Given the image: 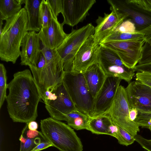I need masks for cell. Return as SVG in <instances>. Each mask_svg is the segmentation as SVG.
Here are the masks:
<instances>
[{
    "instance_id": "cell-20",
    "label": "cell",
    "mask_w": 151,
    "mask_h": 151,
    "mask_svg": "<svg viewBox=\"0 0 151 151\" xmlns=\"http://www.w3.org/2000/svg\"><path fill=\"white\" fill-rule=\"evenodd\" d=\"M91 118L87 115L76 109L67 114L64 121L67 122L68 126L76 130H88Z\"/></svg>"
},
{
    "instance_id": "cell-34",
    "label": "cell",
    "mask_w": 151,
    "mask_h": 151,
    "mask_svg": "<svg viewBox=\"0 0 151 151\" xmlns=\"http://www.w3.org/2000/svg\"><path fill=\"white\" fill-rule=\"evenodd\" d=\"M138 7L151 12V0H130Z\"/></svg>"
},
{
    "instance_id": "cell-41",
    "label": "cell",
    "mask_w": 151,
    "mask_h": 151,
    "mask_svg": "<svg viewBox=\"0 0 151 151\" xmlns=\"http://www.w3.org/2000/svg\"><path fill=\"white\" fill-rule=\"evenodd\" d=\"M3 20L0 19V34L1 33L3 29L2 25L3 24Z\"/></svg>"
},
{
    "instance_id": "cell-39",
    "label": "cell",
    "mask_w": 151,
    "mask_h": 151,
    "mask_svg": "<svg viewBox=\"0 0 151 151\" xmlns=\"http://www.w3.org/2000/svg\"><path fill=\"white\" fill-rule=\"evenodd\" d=\"M38 125L37 122L35 121H32L28 124V128L29 130H36L38 128Z\"/></svg>"
},
{
    "instance_id": "cell-25",
    "label": "cell",
    "mask_w": 151,
    "mask_h": 151,
    "mask_svg": "<svg viewBox=\"0 0 151 151\" xmlns=\"http://www.w3.org/2000/svg\"><path fill=\"white\" fill-rule=\"evenodd\" d=\"M6 70L2 63L0 64V109L1 108L7 96L6 89L8 84L7 83Z\"/></svg>"
},
{
    "instance_id": "cell-15",
    "label": "cell",
    "mask_w": 151,
    "mask_h": 151,
    "mask_svg": "<svg viewBox=\"0 0 151 151\" xmlns=\"http://www.w3.org/2000/svg\"><path fill=\"white\" fill-rule=\"evenodd\" d=\"M99 46L95 44L93 35L89 37L77 52L73 63L72 71L83 73L97 62Z\"/></svg>"
},
{
    "instance_id": "cell-2",
    "label": "cell",
    "mask_w": 151,
    "mask_h": 151,
    "mask_svg": "<svg viewBox=\"0 0 151 151\" xmlns=\"http://www.w3.org/2000/svg\"><path fill=\"white\" fill-rule=\"evenodd\" d=\"M0 34V58L15 64L19 56L23 38L28 32V17L24 7L16 14L6 20Z\"/></svg>"
},
{
    "instance_id": "cell-21",
    "label": "cell",
    "mask_w": 151,
    "mask_h": 151,
    "mask_svg": "<svg viewBox=\"0 0 151 151\" xmlns=\"http://www.w3.org/2000/svg\"><path fill=\"white\" fill-rule=\"evenodd\" d=\"M112 123L109 117L105 114L91 118L88 130L93 134L109 135V128Z\"/></svg>"
},
{
    "instance_id": "cell-6",
    "label": "cell",
    "mask_w": 151,
    "mask_h": 151,
    "mask_svg": "<svg viewBox=\"0 0 151 151\" xmlns=\"http://www.w3.org/2000/svg\"><path fill=\"white\" fill-rule=\"evenodd\" d=\"M129 109L125 88L120 85L111 106L104 114L108 116L113 123L134 137L139 131V127L130 120Z\"/></svg>"
},
{
    "instance_id": "cell-37",
    "label": "cell",
    "mask_w": 151,
    "mask_h": 151,
    "mask_svg": "<svg viewBox=\"0 0 151 151\" xmlns=\"http://www.w3.org/2000/svg\"><path fill=\"white\" fill-rule=\"evenodd\" d=\"M39 135H42L43 134L37 130L34 131L29 129L27 131L26 133V137L30 139L35 138Z\"/></svg>"
},
{
    "instance_id": "cell-11",
    "label": "cell",
    "mask_w": 151,
    "mask_h": 151,
    "mask_svg": "<svg viewBox=\"0 0 151 151\" xmlns=\"http://www.w3.org/2000/svg\"><path fill=\"white\" fill-rule=\"evenodd\" d=\"M125 88L129 107L139 112L151 113V87L136 80Z\"/></svg>"
},
{
    "instance_id": "cell-40",
    "label": "cell",
    "mask_w": 151,
    "mask_h": 151,
    "mask_svg": "<svg viewBox=\"0 0 151 151\" xmlns=\"http://www.w3.org/2000/svg\"><path fill=\"white\" fill-rule=\"evenodd\" d=\"M23 133H22L19 138V140L20 141V143L24 144L26 142L27 139L26 138H24L23 136Z\"/></svg>"
},
{
    "instance_id": "cell-36",
    "label": "cell",
    "mask_w": 151,
    "mask_h": 151,
    "mask_svg": "<svg viewBox=\"0 0 151 151\" xmlns=\"http://www.w3.org/2000/svg\"><path fill=\"white\" fill-rule=\"evenodd\" d=\"M119 127L113 122L109 128V135L116 138L119 131Z\"/></svg>"
},
{
    "instance_id": "cell-10",
    "label": "cell",
    "mask_w": 151,
    "mask_h": 151,
    "mask_svg": "<svg viewBox=\"0 0 151 151\" xmlns=\"http://www.w3.org/2000/svg\"><path fill=\"white\" fill-rule=\"evenodd\" d=\"M57 96L54 100H47L45 106L50 117L64 121L65 116L76 109L63 81L53 91Z\"/></svg>"
},
{
    "instance_id": "cell-35",
    "label": "cell",
    "mask_w": 151,
    "mask_h": 151,
    "mask_svg": "<svg viewBox=\"0 0 151 151\" xmlns=\"http://www.w3.org/2000/svg\"><path fill=\"white\" fill-rule=\"evenodd\" d=\"M51 146H53L52 145L50 142L45 140L44 141H41L31 151H39Z\"/></svg>"
},
{
    "instance_id": "cell-17",
    "label": "cell",
    "mask_w": 151,
    "mask_h": 151,
    "mask_svg": "<svg viewBox=\"0 0 151 151\" xmlns=\"http://www.w3.org/2000/svg\"><path fill=\"white\" fill-rule=\"evenodd\" d=\"M63 24L53 16L47 27L41 28L37 33L42 44L52 49H57L68 36L63 29Z\"/></svg>"
},
{
    "instance_id": "cell-18",
    "label": "cell",
    "mask_w": 151,
    "mask_h": 151,
    "mask_svg": "<svg viewBox=\"0 0 151 151\" xmlns=\"http://www.w3.org/2000/svg\"><path fill=\"white\" fill-rule=\"evenodd\" d=\"M82 73L91 93L95 99L107 76L98 62L89 67Z\"/></svg>"
},
{
    "instance_id": "cell-3",
    "label": "cell",
    "mask_w": 151,
    "mask_h": 151,
    "mask_svg": "<svg viewBox=\"0 0 151 151\" xmlns=\"http://www.w3.org/2000/svg\"><path fill=\"white\" fill-rule=\"evenodd\" d=\"M40 128L47 140L60 151H82L80 138L72 128L51 117L41 120Z\"/></svg>"
},
{
    "instance_id": "cell-32",
    "label": "cell",
    "mask_w": 151,
    "mask_h": 151,
    "mask_svg": "<svg viewBox=\"0 0 151 151\" xmlns=\"http://www.w3.org/2000/svg\"><path fill=\"white\" fill-rule=\"evenodd\" d=\"M41 51L46 60V63L54 59L58 54L56 49H52L47 47L41 41Z\"/></svg>"
},
{
    "instance_id": "cell-30",
    "label": "cell",
    "mask_w": 151,
    "mask_h": 151,
    "mask_svg": "<svg viewBox=\"0 0 151 151\" xmlns=\"http://www.w3.org/2000/svg\"><path fill=\"white\" fill-rule=\"evenodd\" d=\"M53 17L58 19L59 14L63 10V0H46Z\"/></svg>"
},
{
    "instance_id": "cell-7",
    "label": "cell",
    "mask_w": 151,
    "mask_h": 151,
    "mask_svg": "<svg viewBox=\"0 0 151 151\" xmlns=\"http://www.w3.org/2000/svg\"><path fill=\"white\" fill-rule=\"evenodd\" d=\"M97 62L107 76L117 78L129 83L135 75L134 70L126 67L113 51L102 45L98 49Z\"/></svg>"
},
{
    "instance_id": "cell-23",
    "label": "cell",
    "mask_w": 151,
    "mask_h": 151,
    "mask_svg": "<svg viewBox=\"0 0 151 151\" xmlns=\"http://www.w3.org/2000/svg\"><path fill=\"white\" fill-rule=\"evenodd\" d=\"M145 39L144 34L137 32L133 33L121 32L114 30L100 44L114 41Z\"/></svg>"
},
{
    "instance_id": "cell-12",
    "label": "cell",
    "mask_w": 151,
    "mask_h": 151,
    "mask_svg": "<svg viewBox=\"0 0 151 151\" xmlns=\"http://www.w3.org/2000/svg\"><path fill=\"white\" fill-rule=\"evenodd\" d=\"M96 2L95 0H63L62 24L73 27L82 22Z\"/></svg>"
},
{
    "instance_id": "cell-19",
    "label": "cell",
    "mask_w": 151,
    "mask_h": 151,
    "mask_svg": "<svg viewBox=\"0 0 151 151\" xmlns=\"http://www.w3.org/2000/svg\"><path fill=\"white\" fill-rule=\"evenodd\" d=\"M42 0H25L24 8L28 17V31L39 32L41 28L40 7Z\"/></svg>"
},
{
    "instance_id": "cell-22",
    "label": "cell",
    "mask_w": 151,
    "mask_h": 151,
    "mask_svg": "<svg viewBox=\"0 0 151 151\" xmlns=\"http://www.w3.org/2000/svg\"><path fill=\"white\" fill-rule=\"evenodd\" d=\"M17 0H0V19L3 20L12 17L22 9Z\"/></svg>"
},
{
    "instance_id": "cell-33",
    "label": "cell",
    "mask_w": 151,
    "mask_h": 151,
    "mask_svg": "<svg viewBox=\"0 0 151 151\" xmlns=\"http://www.w3.org/2000/svg\"><path fill=\"white\" fill-rule=\"evenodd\" d=\"M135 76L136 80L151 87V74L137 72Z\"/></svg>"
},
{
    "instance_id": "cell-27",
    "label": "cell",
    "mask_w": 151,
    "mask_h": 151,
    "mask_svg": "<svg viewBox=\"0 0 151 151\" xmlns=\"http://www.w3.org/2000/svg\"><path fill=\"white\" fill-rule=\"evenodd\" d=\"M151 63V40L145 42L142 50L141 58L137 65H143Z\"/></svg>"
},
{
    "instance_id": "cell-8",
    "label": "cell",
    "mask_w": 151,
    "mask_h": 151,
    "mask_svg": "<svg viewBox=\"0 0 151 151\" xmlns=\"http://www.w3.org/2000/svg\"><path fill=\"white\" fill-rule=\"evenodd\" d=\"M145 39L114 41L102 45L113 51L127 68L134 69L142 56Z\"/></svg>"
},
{
    "instance_id": "cell-1",
    "label": "cell",
    "mask_w": 151,
    "mask_h": 151,
    "mask_svg": "<svg viewBox=\"0 0 151 151\" xmlns=\"http://www.w3.org/2000/svg\"><path fill=\"white\" fill-rule=\"evenodd\" d=\"M31 71L26 69L15 73L8 84L7 108L14 122L27 124L35 121L38 116V106L41 99Z\"/></svg>"
},
{
    "instance_id": "cell-28",
    "label": "cell",
    "mask_w": 151,
    "mask_h": 151,
    "mask_svg": "<svg viewBox=\"0 0 151 151\" xmlns=\"http://www.w3.org/2000/svg\"><path fill=\"white\" fill-rule=\"evenodd\" d=\"M134 122L139 127L149 129L151 126V113L138 111V115Z\"/></svg>"
},
{
    "instance_id": "cell-9",
    "label": "cell",
    "mask_w": 151,
    "mask_h": 151,
    "mask_svg": "<svg viewBox=\"0 0 151 151\" xmlns=\"http://www.w3.org/2000/svg\"><path fill=\"white\" fill-rule=\"evenodd\" d=\"M110 9L114 10L127 17L134 24L137 32L151 25V12L138 7L130 0H107Z\"/></svg>"
},
{
    "instance_id": "cell-4",
    "label": "cell",
    "mask_w": 151,
    "mask_h": 151,
    "mask_svg": "<svg viewBox=\"0 0 151 151\" xmlns=\"http://www.w3.org/2000/svg\"><path fill=\"white\" fill-rule=\"evenodd\" d=\"M77 110L91 118L94 99L88 87L82 73L65 72L63 80Z\"/></svg>"
},
{
    "instance_id": "cell-26",
    "label": "cell",
    "mask_w": 151,
    "mask_h": 151,
    "mask_svg": "<svg viewBox=\"0 0 151 151\" xmlns=\"http://www.w3.org/2000/svg\"><path fill=\"white\" fill-rule=\"evenodd\" d=\"M120 145L127 146L135 141L134 137L127 131L119 127V131L116 138Z\"/></svg>"
},
{
    "instance_id": "cell-16",
    "label": "cell",
    "mask_w": 151,
    "mask_h": 151,
    "mask_svg": "<svg viewBox=\"0 0 151 151\" xmlns=\"http://www.w3.org/2000/svg\"><path fill=\"white\" fill-rule=\"evenodd\" d=\"M40 42L37 33L34 31L27 32L21 43V65L36 66L41 54Z\"/></svg>"
},
{
    "instance_id": "cell-31",
    "label": "cell",
    "mask_w": 151,
    "mask_h": 151,
    "mask_svg": "<svg viewBox=\"0 0 151 151\" xmlns=\"http://www.w3.org/2000/svg\"><path fill=\"white\" fill-rule=\"evenodd\" d=\"M26 139L25 143H20L19 151H31L41 142V138L38 137L33 139L26 137Z\"/></svg>"
},
{
    "instance_id": "cell-38",
    "label": "cell",
    "mask_w": 151,
    "mask_h": 151,
    "mask_svg": "<svg viewBox=\"0 0 151 151\" xmlns=\"http://www.w3.org/2000/svg\"><path fill=\"white\" fill-rule=\"evenodd\" d=\"M138 114V111L136 109L129 107V116L130 120L134 122Z\"/></svg>"
},
{
    "instance_id": "cell-14",
    "label": "cell",
    "mask_w": 151,
    "mask_h": 151,
    "mask_svg": "<svg viewBox=\"0 0 151 151\" xmlns=\"http://www.w3.org/2000/svg\"><path fill=\"white\" fill-rule=\"evenodd\" d=\"M109 14L104 13L103 17L99 16L96 21L97 25L93 35L95 44L99 45L111 35L123 21L127 19L125 15L114 9Z\"/></svg>"
},
{
    "instance_id": "cell-24",
    "label": "cell",
    "mask_w": 151,
    "mask_h": 151,
    "mask_svg": "<svg viewBox=\"0 0 151 151\" xmlns=\"http://www.w3.org/2000/svg\"><path fill=\"white\" fill-rule=\"evenodd\" d=\"M53 15L46 0H42L40 7V17L41 28L48 26Z\"/></svg>"
},
{
    "instance_id": "cell-13",
    "label": "cell",
    "mask_w": 151,
    "mask_h": 151,
    "mask_svg": "<svg viewBox=\"0 0 151 151\" xmlns=\"http://www.w3.org/2000/svg\"><path fill=\"white\" fill-rule=\"evenodd\" d=\"M122 80L107 76L100 91L94 99L93 110L91 118L103 115L111 106Z\"/></svg>"
},
{
    "instance_id": "cell-5",
    "label": "cell",
    "mask_w": 151,
    "mask_h": 151,
    "mask_svg": "<svg viewBox=\"0 0 151 151\" xmlns=\"http://www.w3.org/2000/svg\"><path fill=\"white\" fill-rule=\"evenodd\" d=\"M95 27L91 23L77 29H73L62 43L56 49L62 59L65 72L72 71L74 59L86 40L93 35Z\"/></svg>"
},
{
    "instance_id": "cell-29",
    "label": "cell",
    "mask_w": 151,
    "mask_h": 151,
    "mask_svg": "<svg viewBox=\"0 0 151 151\" xmlns=\"http://www.w3.org/2000/svg\"><path fill=\"white\" fill-rule=\"evenodd\" d=\"M115 30L126 33H133L137 32L134 24L128 19L124 20Z\"/></svg>"
}]
</instances>
